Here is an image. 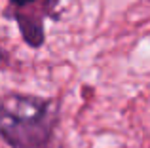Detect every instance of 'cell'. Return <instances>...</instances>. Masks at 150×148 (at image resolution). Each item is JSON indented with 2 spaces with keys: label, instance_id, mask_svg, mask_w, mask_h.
<instances>
[{
  "label": "cell",
  "instance_id": "obj_1",
  "mask_svg": "<svg viewBox=\"0 0 150 148\" xmlns=\"http://www.w3.org/2000/svg\"><path fill=\"white\" fill-rule=\"evenodd\" d=\"M50 104L36 97L8 95L2 103L0 127L10 144L17 148H42L51 133Z\"/></svg>",
  "mask_w": 150,
  "mask_h": 148
},
{
  "label": "cell",
  "instance_id": "obj_2",
  "mask_svg": "<svg viewBox=\"0 0 150 148\" xmlns=\"http://www.w3.org/2000/svg\"><path fill=\"white\" fill-rule=\"evenodd\" d=\"M34 0H10V4L11 6H19V8H25V6H29V4H33Z\"/></svg>",
  "mask_w": 150,
  "mask_h": 148
}]
</instances>
